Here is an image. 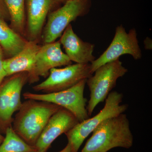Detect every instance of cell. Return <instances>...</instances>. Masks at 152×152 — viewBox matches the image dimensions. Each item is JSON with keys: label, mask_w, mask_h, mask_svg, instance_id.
<instances>
[{"label": "cell", "mask_w": 152, "mask_h": 152, "mask_svg": "<svg viewBox=\"0 0 152 152\" xmlns=\"http://www.w3.org/2000/svg\"><path fill=\"white\" fill-rule=\"evenodd\" d=\"M22 103L13 121V129L25 142L34 146L50 117L61 107L33 99Z\"/></svg>", "instance_id": "cell-1"}, {"label": "cell", "mask_w": 152, "mask_h": 152, "mask_svg": "<svg viewBox=\"0 0 152 152\" xmlns=\"http://www.w3.org/2000/svg\"><path fill=\"white\" fill-rule=\"evenodd\" d=\"M80 152H107L115 148L129 149L134 137L126 114L109 118L93 131Z\"/></svg>", "instance_id": "cell-2"}, {"label": "cell", "mask_w": 152, "mask_h": 152, "mask_svg": "<svg viewBox=\"0 0 152 152\" xmlns=\"http://www.w3.org/2000/svg\"><path fill=\"white\" fill-rule=\"evenodd\" d=\"M123 95L114 91L109 94L106 99L103 108L92 118L80 122L66 133L68 143L71 144L76 152L78 151L82 144L93 131L101 123L109 118L124 113L128 109L127 104H122Z\"/></svg>", "instance_id": "cell-3"}, {"label": "cell", "mask_w": 152, "mask_h": 152, "mask_svg": "<svg viewBox=\"0 0 152 152\" xmlns=\"http://www.w3.org/2000/svg\"><path fill=\"white\" fill-rule=\"evenodd\" d=\"M127 72L118 59L101 66L95 71L94 75L87 79L86 83L90 91L87 107L89 116H91L99 104L105 100L116 85L118 79Z\"/></svg>", "instance_id": "cell-4"}, {"label": "cell", "mask_w": 152, "mask_h": 152, "mask_svg": "<svg viewBox=\"0 0 152 152\" xmlns=\"http://www.w3.org/2000/svg\"><path fill=\"white\" fill-rule=\"evenodd\" d=\"M87 80H83L68 89L45 94H37L27 92L23 96L25 99L44 101L55 104L72 113L79 122L88 118L87 110V100L84 92Z\"/></svg>", "instance_id": "cell-5"}, {"label": "cell", "mask_w": 152, "mask_h": 152, "mask_svg": "<svg viewBox=\"0 0 152 152\" xmlns=\"http://www.w3.org/2000/svg\"><path fill=\"white\" fill-rule=\"evenodd\" d=\"M90 5V0H67L62 7L49 14L43 34L44 44L60 37L71 22L87 14Z\"/></svg>", "instance_id": "cell-6"}, {"label": "cell", "mask_w": 152, "mask_h": 152, "mask_svg": "<svg viewBox=\"0 0 152 152\" xmlns=\"http://www.w3.org/2000/svg\"><path fill=\"white\" fill-rule=\"evenodd\" d=\"M92 75L91 64H76L64 68H53L50 70L48 78L33 86V89L45 94L61 91L87 80Z\"/></svg>", "instance_id": "cell-7"}, {"label": "cell", "mask_w": 152, "mask_h": 152, "mask_svg": "<svg viewBox=\"0 0 152 152\" xmlns=\"http://www.w3.org/2000/svg\"><path fill=\"white\" fill-rule=\"evenodd\" d=\"M127 54L131 55L136 60L140 59L142 57L136 30L132 29L127 33L122 25H121L116 28L113 39L108 48L100 56L91 63L92 74L101 66Z\"/></svg>", "instance_id": "cell-8"}, {"label": "cell", "mask_w": 152, "mask_h": 152, "mask_svg": "<svg viewBox=\"0 0 152 152\" xmlns=\"http://www.w3.org/2000/svg\"><path fill=\"white\" fill-rule=\"evenodd\" d=\"M71 64L72 61L62 50L59 41L44 44L37 53L32 69L28 73V82L34 83L40 77H46L53 68Z\"/></svg>", "instance_id": "cell-9"}, {"label": "cell", "mask_w": 152, "mask_h": 152, "mask_svg": "<svg viewBox=\"0 0 152 152\" xmlns=\"http://www.w3.org/2000/svg\"><path fill=\"white\" fill-rule=\"evenodd\" d=\"M79 122L66 109L61 107L49 119L34 146L38 152H46L55 140Z\"/></svg>", "instance_id": "cell-10"}, {"label": "cell", "mask_w": 152, "mask_h": 152, "mask_svg": "<svg viewBox=\"0 0 152 152\" xmlns=\"http://www.w3.org/2000/svg\"><path fill=\"white\" fill-rule=\"evenodd\" d=\"M59 42L72 62L76 64H91L96 59L93 55L94 45L82 40L75 33L71 24L64 31Z\"/></svg>", "instance_id": "cell-11"}, {"label": "cell", "mask_w": 152, "mask_h": 152, "mask_svg": "<svg viewBox=\"0 0 152 152\" xmlns=\"http://www.w3.org/2000/svg\"><path fill=\"white\" fill-rule=\"evenodd\" d=\"M53 0H27L26 32L28 41H36L41 34Z\"/></svg>", "instance_id": "cell-12"}, {"label": "cell", "mask_w": 152, "mask_h": 152, "mask_svg": "<svg viewBox=\"0 0 152 152\" xmlns=\"http://www.w3.org/2000/svg\"><path fill=\"white\" fill-rule=\"evenodd\" d=\"M41 46L36 41H28L21 51L14 56L4 60V67L7 77L27 72L32 69L36 57Z\"/></svg>", "instance_id": "cell-13"}, {"label": "cell", "mask_w": 152, "mask_h": 152, "mask_svg": "<svg viewBox=\"0 0 152 152\" xmlns=\"http://www.w3.org/2000/svg\"><path fill=\"white\" fill-rule=\"evenodd\" d=\"M28 42L0 18V47L10 58L21 51Z\"/></svg>", "instance_id": "cell-14"}, {"label": "cell", "mask_w": 152, "mask_h": 152, "mask_svg": "<svg viewBox=\"0 0 152 152\" xmlns=\"http://www.w3.org/2000/svg\"><path fill=\"white\" fill-rule=\"evenodd\" d=\"M11 21V28L23 36L25 33V0H4Z\"/></svg>", "instance_id": "cell-15"}, {"label": "cell", "mask_w": 152, "mask_h": 152, "mask_svg": "<svg viewBox=\"0 0 152 152\" xmlns=\"http://www.w3.org/2000/svg\"><path fill=\"white\" fill-rule=\"evenodd\" d=\"M13 75V83L11 93L10 103L8 112V118L10 122L13 121L12 115L20 107L22 102L21 95L23 87L28 82L27 72H23L14 74Z\"/></svg>", "instance_id": "cell-16"}, {"label": "cell", "mask_w": 152, "mask_h": 152, "mask_svg": "<svg viewBox=\"0 0 152 152\" xmlns=\"http://www.w3.org/2000/svg\"><path fill=\"white\" fill-rule=\"evenodd\" d=\"M5 134L0 145V152H38L35 147L28 145L17 134L12 126L6 129Z\"/></svg>", "instance_id": "cell-17"}, {"label": "cell", "mask_w": 152, "mask_h": 152, "mask_svg": "<svg viewBox=\"0 0 152 152\" xmlns=\"http://www.w3.org/2000/svg\"><path fill=\"white\" fill-rule=\"evenodd\" d=\"M10 77L0 86V123L4 126L6 129L12 126L8 118L13 83L12 75Z\"/></svg>", "instance_id": "cell-18"}, {"label": "cell", "mask_w": 152, "mask_h": 152, "mask_svg": "<svg viewBox=\"0 0 152 152\" xmlns=\"http://www.w3.org/2000/svg\"><path fill=\"white\" fill-rule=\"evenodd\" d=\"M0 18L4 20H10V16L4 0H0Z\"/></svg>", "instance_id": "cell-19"}, {"label": "cell", "mask_w": 152, "mask_h": 152, "mask_svg": "<svg viewBox=\"0 0 152 152\" xmlns=\"http://www.w3.org/2000/svg\"><path fill=\"white\" fill-rule=\"evenodd\" d=\"M4 58H3V51L0 47V84L4 80V79L7 77L5 71L4 67Z\"/></svg>", "instance_id": "cell-20"}, {"label": "cell", "mask_w": 152, "mask_h": 152, "mask_svg": "<svg viewBox=\"0 0 152 152\" xmlns=\"http://www.w3.org/2000/svg\"><path fill=\"white\" fill-rule=\"evenodd\" d=\"M58 152H76L70 144L68 143L67 145L63 150Z\"/></svg>", "instance_id": "cell-21"}, {"label": "cell", "mask_w": 152, "mask_h": 152, "mask_svg": "<svg viewBox=\"0 0 152 152\" xmlns=\"http://www.w3.org/2000/svg\"><path fill=\"white\" fill-rule=\"evenodd\" d=\"M150 39L149 38L147 37L146 39L144 41V43H145V48L146 49H151V41Z\"/></svg>", "instance_id": "cell-22"}, {"label": "cell", "mask_w": 152, "mask_h": 152, "mask_svg": "<svg viewBox=\"0 0 152 152\" xmlns=\"http://www.w3.org/2000/svg\"><path fill=\"white\" fill-rule=\"evenodd\" d=\"M54 2L57 3H60L64 2H66V1L67 0H53Z\"/></svg>", "instance_id": "cell-23"}, {"label": "cell", "mask_w": 152, "mask_h": 152, "mask_svg": "<svg viewBox=\"0 0 152 152\" xmlns=\"http://www.w3.org/2000/svg\"><path fill=\"white\" fill-rule=\"evenodd\" d=\"M4 137L2 136L1 135V134H0V145H1V144L3 140H4Z\"/></svg>", "instance_id": "cell-24"}, {"label": "cell", "mask_w": 152, "mask_h": 152, "mask_svg": "<svg viewBox=\"0 0 152 152\" xmlns=\"http://www.w3.org/2000/svg\"><path fill=\"white\" fill-rule=\"evenodd\" d=\"M71 1H79V0H71Z\"/></svg>", "instance_id": "cell-25"}]
</instances>
